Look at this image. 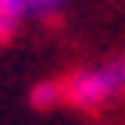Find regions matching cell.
I'll return each instance as SVG.
<instances>
[{
    "instance_id": "cell-3",
    "label": "cell",
    "mask_w": 125,
    "mask_h": 125,
    "mask_svg": "<svg viewBox=\"0 0 125 125\" xmlns=\"http://www.w3.org/2000/svg\"><path fill=\"white\" fill-rule=\"evenodd\" d=\"M26 15H30L26 11V0H0V37L11 33Z\"/></svg>"
},
{
    "instance_id": "cell-4",
    "label": "cell",
    "mask_w": 125,
    "mask_h": 125,
    "mask_svg": "<svg viewBox=\"0 0 125 125\" xmlns=\"http://www.w3.org/2000/svg\"><path fill=\"white\" fill-rule=\"evenodd\" d=\"M66 0H26V11L30 15H52V11H59Z\"/></svg>"
},
{
    "instance_id": "cell-2",
    "label": "cell",
    "mask_w": 125,
    "mask_h": 125,
    "mask_svg": "<svg viewBox=\"0 0 125 125\" xmlns=\"http://www.w3.org/2000/svg\"><path fill=\"white\" fill-rule=\"evenodd\" d=\"M62 99V85L59 81H37L33 88H30V107H37V110H48V107H55Z\"/></svg>"
},
{
    "instance_id": "cell-1",
    "label": "cell",
    "mask_w": 125,
    "mask_h": 125,
    "mask_svg": "<svg viewBox=\"0 0 125 125\" xmlns=\"http://www.w3.org/2000/svg\"><path fill=\"white\" fill-rule=\"evenodd\" d=\"M118 96H125V55L81 66L62 81V99H70L74 107H99Z\"/></svg>"
}]
</instances>
